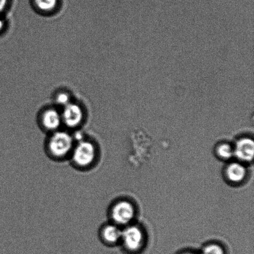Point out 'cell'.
I'll list each match as a JSON object with an SVG mask.
<instances>
[{
	"instance_id": "cell-1",
	"label": "cell",
	"mask_w": 254,
	"mask_h": 254,
	"mask_svg": "<svg viewBox=\"0 0 254 254\" xmlns=\"http://www.w3.org/2000/svg\"><path fill=\"white\" fill-rule=\"evenodd\" d=\"M99 156L100 151L98 144L92 139L83 137L75 141L69 159L72 165L76 169L86 171L96 166Z\"/></svg>"
},
{
	"instance_id": "cell-2",
	"label": "cell",
	"mask_w": 254,
	"mask_h": 254,
	"mask_svg": "<svg viewBox=\"0 0 254 254\" xmlns=\"http://www.w3.org/2000/svg\"><path fill=\"white\" fill-rule=\"evenodd\" d=\"M75 139L66 131L59 130L50 133L45 144L47 155L54 161L69 159L73 151Z\"/></svg>"
},
{
	"instance_id": "cell-3",
	"label": "cell",
	"mask_w": 254,
	"mask_h": 254,
	"mask_svg": "<svg viewBox=\"0 0 254 254\" xmlns=\"http://www.w3.org/2000/svg\"><path fill=\"white\" fill-rule=\"evenodd\" d=\"M109 215L115 225H127L133 220L135 210L134 206L128 201H118L112 206Z\"/></svg>"
},
{
	"instance_id": "cell-4",
	"label": "cell",
	"mask_w": 254,
	"mask_h": 254,
	"mask_svg": "<svg viewBox=\"0 0 254 254\" xmlns=\"http://www.w3.org/2000/svg\"><path fill=\"white\" fill-rule=\"evenodd\" d=\"M62 124L73 129L80 126L84 121L83 109L78 104L70 103L64 107L61 114Z\"/></svg>"
},
{
	"instance_id": "cell-5",
	"label": "cell",
	"mask_w": 254,
	"mask_h": 254,
	"mask_svg": "<svg viewBox=\"0 0 254 254\" xmlns=\"http://www.w3.org/2000/svg\"><path fill=\"white\" fill-rule=\"evenodd\" d=\"M143 233L137 226H129L123 231L121 242L128 251L133 252L138 250L143 245Z\"/></svg>"
},
{
	"instance_id": "cell-6",
	"label": "cell",
	"mask_w": 254,
	"mask_h": 254,
	"mask_svg": "<svg viewBox=\"0 0 254 254\" xmlns=\"http://www.w3.org/2000/svg\"><path fill=\"white\" fill-rule=\"evenodd\" d=\"M123 231L115 224H105L99 228V239L104 245L113 246L121 241Z\"/></svg>"
},
{
	"instance_id": "cell-7",
	"label": "cell",
	"mask_w": 254,
	"mask_h": 254,
	"mask_svg": "<svg viewBox=\"0 0 254 254\" xmlns=\"http://www.w3.org/2000/svg\"><path fill=\"white\" fill-rule=\"evenodd\" d=\"M40 123L42 128L50 133L59 130L62 126L61 114L54 109H49L42 113Z\"/></svg>"
},
{
	"instance_id": "cell-8",
	"label": "cell",
	"mask_w": 254,
	"mask_h": 254,
	"mask_svg": "<svg viewBox=\"0 0 254 254\" xmlns=\"http://www.w3.org/2000/svg\"><path fill=\"white\" fill-rule=\"evenodd\" d=\"M254 154V143L252 139L245 138L240 139L234 149V155L240 160L245 162L253 161Z\"/></svg>"
},
{
	"instance_id": "cell-9",
	"label": "cell",
	"mask_w": 254,
	"mask_h": 254,
	"mask_svg": "<svg viewBox=\"0 0 254 254\" xmlns=\"http://www.w3.org/2000/svg\"><path fill=\"white\" fill-rule=\"evenodd\" d=\"M247 170L245 166L240 163H233L226 169V176L229 180L233 183H240L245 179Z\"/></svg>"
},
{
	"instance_id": "cell-10",
	"label": "cell",
	"mask_w": 254,
	"mask_h": 254,
	"mask_svg": "<svg viewBox=\"0 0 254 254\" xmlns=\"http://www.w3.org/2000/svg\"><path fill=\"white\" fill-rule=\"evenodd\" d=\"M37 8L44 12L53 11L57 4V0H34Z\"/></svg>"
},
{
	"instance_id": "cell-11",
	"label": "cell",
	"mask_w": 254,
	"mask_h": 254,
	"mask_svg": "<svg viewBox=\"0 0 254 254\" xmlns=\"http://www.w3.org/2000/svg\"><path fill=\"white\" fill-rule=\"evenodd\" d=\"M217 153L221 158L228 160L234 156V149L229 144H221L218 147Z\"/></svg>"
},
{
	"instance_id": "cell-12",
	"label": "cell",
	"mask_w": 254,
	"mask_h": 254,
	"mask_svg": "<svg viewBox=\"0 0 254 254\" xmlns=\"http://www.w3.org/2000/svg\"><path fill=\"white\" fill-rule=\"evenodd\" d=\"M203 254H225V252L220 246L212 244L206 246L203 250Z\"/></svg>"
},
{
	"instance_id": "cell-13",
	"label": "cell",
	"mask_w": 254,
	"mask_h": 254,
	"mask_svg": "<svg viewBox=\"0 0 254 254\" xmlns=\"http://www.w3.org/2000/svg\"><path fill=\"white\" fill-rule=\"evenodd\" d=\"M56 101L58 105L64 107L71 103L70 96L66 93H61L57 94L56 98Z\"/></svg>"
},
{
	"instance_id": "cell-14",
	"label": "cell",
	"mask_w": 254,
	"mask_h": 254,
	"mask_svg": "<svg viewBox=\"0 0 254 254\" xmlns=\"http://www.w3.org/2000/svg\"><path fill=\"white\" fill-rule=\"evenodd\" d=\"M4 27V22L2 21L1 19H0V30L2 29V27Z\"/></svg>"
},
{
	"instance_id": "cell-15",
	"label": "cell",
	"mask_w": 254,
	"mask_h": 254,
	"mask_svg": "<svg viewBox=\"0 0 254 254\" xmlns=\"http://www.w3.org/2000/svg\"><path fill=\"white\" fill-rule=\"evenodd\" d=\"M194 254V253H185V254Z\"/></svg>"
}]
</instances>
